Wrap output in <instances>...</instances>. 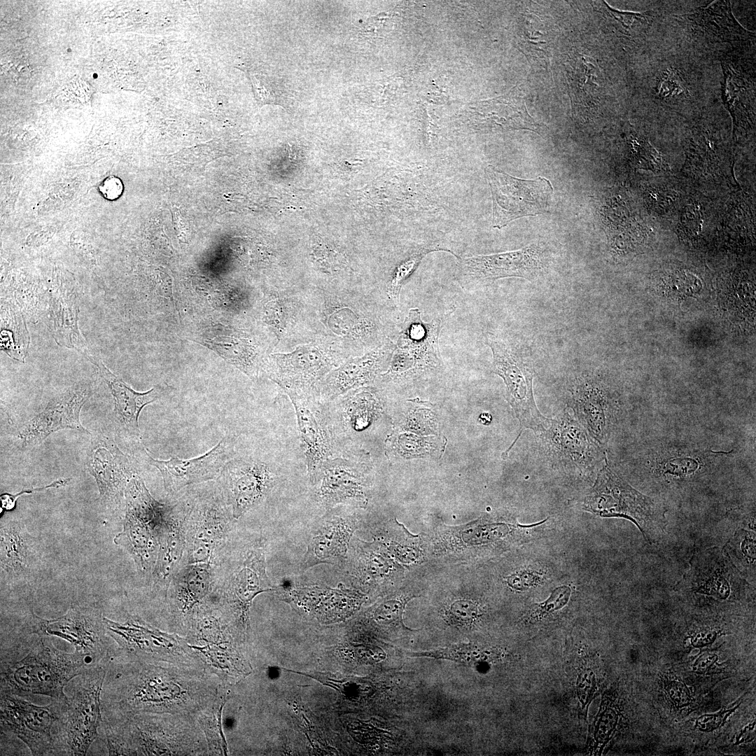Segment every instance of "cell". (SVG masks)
<instances>
[{
	"label": "cell",
	"mask_w": 756,
	"mask_h": 756,
	"mask_svg": "<svg viewBox=\"0 0 756 756\" xmlns=\"http://www.w3.org/2000/svg\"><path fill=\"white\" fill-rule=\"evenodd\" d=\"M305 293L313 340L327 342L349 358L390 340L382 315L351 289L316 287Z\"/></svg>",
	"instance_id": "1"
},
{
	"label": "cell",
	"mask_w": 756,
	"mask_h": 756,
	"mask_svg": "<svg viewBox=\"0 0 756 756\" xmlns=\"http://www.w3.org/2000/svg\"><path fill=\"white\" fill-rule=\"evenodd\" d=\"M92 666L85 657L64 652L35 634L29 641L1 645V692L66 699L64 687Z\"/></svg>",
	"instance_id": "2"
},
{
	"label": "cell",
	"mask_w": 756,
	"mask_h": 756,
	"mask_svg": "<svg viewBox=\"0 0 756 756\" xmlns=\"http://www.w3.org/2000/svg\"><path fill=\"white\" fill-rule=\"evenodd\" d=\"M586 510L602 517H621L638 528L648 542H657L668 525L663 503L637 491L606 464L585 498Z\"/></svg>",
	"instance_id": "3"
},
{
	"label": "cell",
	"mask_w": 756,
	"mask_h": 756,
	"mask_svg": "<svg viewBox=\"0 0 756 756\" xmlns=\"http://www.w3.org/2000/svg\"><path fill=\"white\" fill-rule=\"evenodd\" d=\"M1 729L22 742L34 756L65 755L67 697L37 706L22 696L1 692Z\"/></svg>",
	"instance_id": "4"
},
{
	"label": "cell",
	"mask_w": 756,
	"mask_h": 756,
	"mask_svg": "<svg viewBox=\"0 0 756 756\" xmlns=\"http://www.w3.org/2000/svg\"><path fill=\"white\" fill-rule=\"evenodd\" d=\"M123 530L114 538L132 556L139 571H153L162 527L174 505L155 500L138 475L128 482Z\"/></svg>",
	"instance_id": "5"
},
{
	"label": "cell",
	"mask_w": 756,
	"mask_h": 756,
	"mask_svg": "<svg viewBox=\"0 0 756 756\" xmlns=\"http://www.w3.org/2000/svg\"><path fill=\"white\" fill-rule=\"evenodd\" d=\"M674 589L696 604L747 601L755 594L752 584L718 547L696 552Z\"/></svg>",
	"instance_id": "6"
},
{
	"label": "cell",
	"mask_w": 756,
	"mask_h": 756,
	"mask_svg": "<svg viewBox=\"0 0 756 756\" xmlns=\"http://www.w3.org/2000/svg\"><path fill=\"white\" fill-rule=\"evenodd\" d=\"M347 358L341 351L316 339L295 346L290 352L269 354L263 371L286 394L319 397L323 379Z\"/></svg>",
	"instance_id": "7"
},
{
	"label": "cell",
	"mask_w": 756,
	"mask_h": 756,
	"mask_svg": "<svg viewBox=\"0 0 756 756\" xmlns=\"http://www.w3.org/2000/svg\"><path fill=\"white\" fill-rule=\"evenodd\" d=\"M109 663L106 659L77 676L67 695L65 755H85L99 736L102 692Z\"/></svg>",
	"instance_id": "8"
},
{
	"label": "cell",
	"mask_w": 756,
	"mask_h": 756,
	"mask_svg": "<svg viewBox=\"0 0 756 756\" xmlns=\"http://www.w3.org/2000/svg\"><path fill=\"white\" fill-rule=\"evenodd\" d=\"M104 617L95 606H75L56 619L46 620L32 613L26 628L29 634L54 636L66 640L75 652L94 666L110 659V637Z\"/></svg>",
	"instance_id": "9"
},
{
	"label": "cell",
	"mask_w": 756,
	"mask_h": 756,
	"mask_svg": "<svg viewBox=\"0 0 756 756\" xmlns=\"http://www.w3.org/2000/svg\"><path fill=\"white\" fill-rule=\"evenodd\" d=\"M486 342L493 355L494 372L506 385L507 399L519 421L521 433L524 429L545 431L552 421L536 406L533 392V368L528 355L491 334L486 336Z\"/></svg>",
	"instance_id": "10"
},
{
	"label": "cell",
	"mask_w": 756,
	"mask_h": 756,
	"mask_svg": "<svg viewBox=\"0 0 756 756\" xmlns=\"http://www.w3.org/2000/svg\"><path fill=\"white\" fill-rule=\"evenodd\" d=\"M484 172L491 192L493 227L501 229L514 220L547 211L553 194L547 178H518L491 165Z\"/></svg>",
	"instance_id": "11"
},
{
	"label": "cell",
	"mask_w": 756,
	"mask_h": 756,
	"mask_svg": "<svg viewBox=\"0 0 756 756\" xmlns=\"http://www.w3.org/2000/svg\"><path fill=\"white\" fill-rule=\"evenodd\" d=\"M92 386L88 381H79L50 400L20 430L22 446L32 448L41 444L50 435L60 430H74L90 434L80 420V412L90 396Z\"/></svg>",
	"instance_id": "12"
},
{
	"label": "cell",
	"mask_w": 756,
	"mask_h": 756,
	"mask_svg": "<svg viewBox=\"0 0 756 756\" xmlns=\"http://www.w3.org/2000/svg\"><path fill=\"white\" fill-rule=\"evenodd\" d=\"M545 248L539 243L519 250L490 255H474L463 259L460 274L465 284L486 285L507 277L531 279L544 269Z\"/></svg>",
	"instance_id": "13"
},
{
	"label": "cell",
	"mask_w": 756,
	"mask_h": 756,
	"mask_svg": "<svg viewBox=\"0 0 756 756\" xmlns=\"http://www.w3.org/2000/svg\"><path fill=\"white\" fill-rule=\"evenodd\" d=\"M86 466L97 482L102 501L111 507L120 504L128 482L137 475L130 459L113 439L103 434L92 438Z\"/></svg>",
	"instance_id": "14"
},
{
	"label": "cell",
	"mask_w": 756,
	"mask_h": 756,
	"mask_svg": "<svg viewBox=\"0 0 756 756\" xmlns=\"http://www.w3.org/2000/svg\"><path fill=\"white\" fill-rule=\"evenodd\" d=\"M230 522L229 512L221 502L214 498L191 506L186 533L188 564H211L223 547L229 532Z\"/></svg>",
	"instance_id": "15"
},
{
	"label": "cell",
	"mask_w": 756,
	"mask_h": 756,
	"mask_svg": "<svg viewBox=\"0 0 756 756\" xmlns=\"http://www.w3.org/2000/svg\"><path fill=\"white\" fill-rule=\"evenodd\" d=\"M232 453L233 442L229 438L222 439L204 454L192 458L172 456L167 461L158 460L144 450L146 461L159 470L164 489L170 493L190 484L215 479L231 459Z\"/></svg>",
	"instance_id": "16"
},
{
	"label": "cell",
	"mask_w": 756,
	"mask_h": 756,
	"mask_svg": "<svg viewBox=\"0 0 756 756\" xmlns=\"http://www.w3.org/2000/svg\"><path fill=\"white\" fill-rule=\"evenodd\" d=\"M220 476L235 519L258 504L272 488L276 478L267 464L244 459H230Z\"/></svg>",
	"instance_id": "17"
},
{
	"label": "cell",
	"mask_w": 756,
	"mask_h": 756,
	"mask_svg": "<svg viewBox=\"0 0 756 756\" xmlns=\"http://www.w3.org/2000/svg\"><path fill=\"white\" fill-rule=\"evenodd\" d=\"M262 317L277 343L286 341L289 346H298L313 340L305 289H281L272 293L262 305Z\"/></svg>",
	"instance_id": "18"
},
{
	"label": "cell",
	"mask_w": 756,
	"mask_h": 756,
	"mask_svg": "<svg viewBox=\"0 0 756 756\" xmlns=\"http://www.w3.org/2000/svg\"><path fill=\"white\" fill-rule=\"evenodd\" d=\"M106 632L118 644L120 655L129 662L150 663L167 660L171 650L178 645V639L162 633L138 617L119 623L104 617Z\"/></svg>",
	"instance_id": "19"
},
{
	"label": "cell",
	"mask_w": 756,
	"mask_h": 756,
	"mask_svg": "<svg viewBox=\"0 0 756 756\" xmlns=\"http://www.w3.org/2000/svg\"><path fill=\"white\" fill-rule=\"evenodd\" d=\"M294 406L308 475L314 482L332 451L331 433L318 396L288 393Z\"/></svg>",
	"instance_id": "20"
},
{
	"label": "cell",
	"mask_w": 756,
	"mask_h": 756,
	"mask_svg": "<svg viewBox=\"0 0 756 756\" xmlns=\"http://www.w3.org/2000/svg\"><path fill=\"white\" fill-rule=\"evenodd\" d=\"M396 346L390 339L362 355L347 358L321 383L320 400L333 401L351 390L372 383L377 374L388 367Z\"/></svg>",
	"instance_id": "21"
},
{
	"label": "cell",
	"mask_w": 756,
	"mask_h": 756,
	"mask_svg": "<svg viewBox=\"0 0 756 756\" xmlns=\"http://www.w3.org/2000/svg\"><path fill=\"white\" fill-rule=\"evenodd\" d=\"M724 74L722 99L729 111L736 130L755 125V76L752 59L728 52L721 59Z\"/></svg>",
	"instance_id": "22"
},
{
	"label": "cell",
	"mask_w": 756,
	"mask_h": 756,
	"mask_svg": "<svg viewBox=\"0 0 756 756\" xmlns=\"http://www.w3.org/2000/svg\"><path fill=\"white\" fill-rule=\"evenodd\" d=\"M109 388L114 399V416L122 433L135 440L141 438L139 416L145 406L158 400L164 389L155 386L146 392H137L113 374L99 358L93 364Z\"/></svg>",
	"instance_id": "23"
},
{
	"label": "cell",
	"mask_w": 756,
	"mask_h": 756,
	"mask_svg": "<svg viewBox=\"0 0 756 756\" xmlns=\"http://www.w3.org/2000/svg\"><path fill=\"white\" fill-rule=\"evenodd\" d=\"M274 589L266 574L264 552L258 549L249 552L230 577L225 584L224 598L236 612L239 623L244 625L254 597Z\"/></svg>",
	"instance_id": "24"
},
{
	"label": "cell",
	"mask_w": 756,
	"mask_h": 756,
	"mask_svg": "<svg viewBox=\"0 0 756 756\" xmlns=\"http://www.w3.org/2000/svg\"><path fill=\"white\" fill-rule=\"evenodd\" d=\"M362 466L347 458H328L318 471L314 482L321 481L318 491L321 500L328 506L347 502L363 503Z\"/></svg>",
	"instance_id": "25"
},
{
	"label": "cell",
	"mask_w": 756,
	"mask_h": 756,
	"mask_svg": "<svg viewBox=\"0 0 756 756\" xmlns=\"http://www.w3.org/2000/svg\"><path fill=\"white\" fill-rule=\"evenodd\" d=\"M50 309L53 337L57 344L77 351L93 364L99 357L92 352L78 328L76 289L55 286L51 290Z\"/></svg>",
	"instance_id": "26"
},
{
	"label": "cell",
	"mask_w": 756,
	"mask_h": 756,
	"mask_svg": "<svg viewBox=\"0 0 756 756\" xmlns=\"http://www.w3.org/2000/svg\"><path fill=\"white\" fill-rule=\"evenodd\" d=\"M190 507L183 503L175 504L162 527L153 573L155 582L160 583L167 591L186 550L187 519Z\"/></svg>",
	"instance_id": "27"
},
{
	"label": "cell",
	"mask_w": 756,
	"mask_h": 756,
	"mask_svg": "<svg viewBox=\"0 0 756 756\" xmlns=\"http://www.w3.org/2000/svg\"><path fill=\"white\" fill-rule=\"evenodd\" d=\"M682 17L687 19L694 30L714 43L755 39V34L746 30L734 18L730 1H713Z\"/></svg>",
	"instance_id": "28"
},
{
	"label": "cell",
	"mask_w": 756,
	"mask_h": 756,
	"mask_svg": "<svg viewBox=\"0 0 756 756\" xmlns=\"http://www.w3.org/2000/svg\"><path fill=\"white\" fill-rule=\"evenodd\" d=\"M1 568L15 577L25 576L36 568L40 545L26 526L13 522L1 526Z\"/></svg>",
	"instance_id": "29"
},
{
	"label": "cell",
	"mask_w": 756,
	"mask_h": 756,
	"mask_svg": "<svg viewBox=\"0 0 756 756\" xmlns=\"http://www.w3.org/2000/svg\"><path fill=\"white\" fill-rule=\"evenodd\" d=\"M169 586L172 603L176 612L180 615H193L195 608L212 589L211 564H188L174 574Z\"/></svg>",
	"instance_id": "30"
},
{
	"label": "cell",
	"mask_w": 756,
	"mask_h": 756,
	"mask_svg": "<svg viewBox=\"0 0 756 756\" xmlns=\"http://www.w3.org/2000/svg\"><path fill=\"white\" fill-rule=\"evenodd\" d=\"M204 344L253 379L263 370L268 356L258 340L246 332H236L229 337H216Z\"/></svg>",
	"instance_id": "31"
},
{
	"label": "cell",
	"mask_w": 756,
	"mask_h": 756,
	"mask_svg": "<svg viewBox=\"0 0 756 756\" xmlns=\"http://www.w3.org/2000/svg\"><path fill=\"white\" fill-rule=\"evenodd\" d=\"M351 526L347 519L340 517L325 521L308 546L302 568L344 556L353 531Z\"/></svg>",
	"instance_id": "32"
},
{
	"label": "cell",
	"mask_w": 756,
	"mask_h": 756,
	"mask_svg": "<svg viewBox=\"0 0 756 756\" xmlns=\"http://www.w3.org/2000/svg\"><path fill=\"white\" fill-rule=\"evenodd\" d=\"M339 398H342L338 406L341 423L346 431L360 432L366 428L381 408L377 391L372 387L362 386Z\"/></svg>",
	"instance_id": "33"
},
{
	"label": "cell",
	"mask_w": 756,
	"mask_h": 756,
	"mask_svg": "<svg viewBox=\"0 0 756 756\" xmlns=\"http://www.w3.org/2000/svg\"><path fill=\"white\" fill-rule=\"evenodd\" d=\"M484 106L482 122L488 127L536 132L538 125L529 115L524 99L517 96L490 100Z\"/></svg>",
	"instance_id": "34"
},
{
	"label": "cell",
	"mask_w": 756,
	"mask_h": 756,
	"mask_svg": "<svg viewBox=\"0 0 756 756\" xmlns=\"http://www.w3.org/2000/svg\"><path fill=\"white\" fill-rule=\"evenodd\" d=\"M656 74L652 91L660 103L673 109L686 108L692 104L691 88L682 71L666 66L661 67Z\"/></svg>",
	"instance_id": "35"
},
{
	"label": "cell",
	"mask_w": 756,
	"mask_h": 756,
	"mask_svg": "<svg viewBox=\"0 0 756 756\" xmlns=\"http://www.w3.org/2000/svg\"><path fill=\"white\" fill-rule=\"evenodd\" d=\"M578 405L583 408L586 421L592 432L598 438H602L606 428V399L602 388L590 379H582L573 391Z\"/></svg>",
	"instance_id": "36"
},
{
	"label": "cell",
	"mask_w": 756,
	"mask_h": 756,
	"mask_svg": "<svg viewBox=\"0 0 756 756\" xmlns=\"http://www.w3.org/2000/svg\"><path fill=\"white\" fill-rule=\"evenodd\" d=\"M1 349L10 358L24 361L29 337L22 314L11 306L1 308Z\"/></svg>",
	"instance_id": "37"
},
{
	"label": "cell",
	"mask_w": 756,
	"mask_h": 756,
	"mask_svg": "<svg viewBox=\"0 0 756 756\" xmlns=\"http://www.w3.org/2000/svg\"><path fill=\"white\" fill-rule=\"evenodd\" d=\"M715 451L675 452L666 454L657 461L654 468L657 474L668 481H686L702 472L704 458Z\"/></svg>",
	"instance_id": "38"
},
{
	"label": "cell",
	"mask_w": 756,
	"mask_h": 756,
	"mask_svg": "<svg viewBox=\"0 0 756 756\" xmlns=\"http://www.w3.org/2000/svg\"><path fill=\"white\" fill-rule=\"evenodd\" d=\"M756 535L754 530L738 528L723 550L736 568L750 582L755 581Z\"/></svg>",
	"instance_id": "39"
},
{
	"label": "cell",
	"mask_w": 756,
	"mask_h": 756,
	"mask_svg": "<svg viewBox=\"0 0 756 756\" xmlns=\"http://www.w3.org/2000/svg\"><path fill=\"white\" fill-rule=\"evenodd\" d=\"M437 251L445 250L434 246L420 247L410 253L397 265L387 283L386 289V295L393 305L398 306L401 289L418 267L421 260L429 253Z\"/></svg>",
	"instance_id": "40"
},
{
	"label": "cell",
	"mask_w": 756,
	"mask_h": 756,
	"mask_svg": "<svg viewBox=\"0 0 756 756\" xmlns=\"http://www.w3.org/2000/svg\"><path fill=\"white\" fill-rule=\"evenodd\" d=\"M311 260L323 274L335 276L346 265L347 258L337 248L326 244H316L310 253Z\"/></svg>",
	"instance_id": "41"
},
{
	"label": "cell",
	"mask_w": 756,
	"mask_h": 756,
	"mask_svg": "<svg viewBox=\"0 0 756 756\" xmlns=\"http://www.w3.org/2000/svg\"><path fill=\"white\" fill-rule=\"evenodd\" d=\"M250 80L255 97L260 106L264 104H281V98L274 82L267 77L258 74H250Z\"/></svg>",
	"instance_id": "42"
},
{
	"label": "cell",
	"mask_w": 756,
	"mask_h": 756,
	"mask_svg": "<svg viewBox=\"0 0 756 756\" xmlns=\"http://www.w3.org/2000/svg\"><path fill=\"white\" fill-rule=\"evenodd\" d=\"M570 594L569 587L564 585L556 587L546 601L538 605L535 614L542 617L561 609L568 603Z\"/></svg>",
	"instance_id": "43"
},
{
	"label": "cell",
	"mask_w": 756,
	"mask_h": 756,
	"mask_svg": "<svg viewBox=\"0 0 756 756\" xmlns=\"http://www.w3.org/2000/svg\"><path fill=\"white\" fill-rule=\"evenodd\" d=\"M472 648L470 645L466 644H458L457 645H451L446 648L438 650L435 651L421 652L419 654H414L413 656L420 657H432L435 658H443L449 659L459 662H472L475 659Z\"/></svg>",
	"instance_id": "44"
},
{
	"label": "cell",
	"mask_w": 756,
	"mask_h": 756,
	"mask_svg": "<svg viewBox=\"0 0 756 756\" xmlns=\"http://www.w3.org/2000/svg\"><path fill=\"white\" fill-rule=\"evenodd\" d=\"M664 690L676 708L686 707L692 702V696L687 685L680 680L669 679L664 682Z\"/></svg>",
	"instance_id": "45"
},
{
	"label": "cell",
	"mask_w": 756,
	"mask_h": 756,
	"mask_svg": "<svg viewBox=\"0 0 756 756\" xmlns=\"http://www.w3.org/2000/svg\"><path fill=\"white\" fill-rule=\"evenodd\" d=\"M542 581V575L533 569L517 571L506 578V582L512 589L520 591L535 587Z\"/></svg>",
	"instance_id": "46"
},
{
	"label": "cell",
	"mask_w": 756,
	"mask_h": 756,
	"mask_svg": "<svg viewBox=\"0 0 756 756\" xmlns=\"http://www.w3.org/2000/svg\"><path fill=\"white\" fill-rule=\"evenodd\" d=\"M478 608L476 604L468 600L456 601L449 608V615L460 624L471 623L477 616Z\"/></svg>",
	"instance_id": "47"
},
{
	"label": "cell",
	"mask_w": 756,
	"mask_h": 756,
	"mask_svg": "<svg viewBox=\"0 0 756 756\" xmlns=\"http://www.w3.org/2000/svg\"><path fill=\"white\" fill-rule=\"evenodd\" d=\"M69 481H70L69 478H59V479H58L57 480H55L54 482H52V483H50V484H49L48 485H46V486H39V487H31V488H29V489H22L21 491L15 493V494L2 493L0 496V499H1V509H4V510H10L13 509L15 507V506L17 499L20 496H22L23 494H25V493L26 494H30V493H34V492L41 491L46 490V489H48L59 488V487H62V486H65L66 485L68 484Z\"/></svg>",
	"instance_id": "48"
},
{
	"label": "cell",
	"mask_w": 756,
	"mask_h": 756,
	"mask_svg": "<svg viewBox=\"0 0 756 756\" xmlns=\"http://www.w3.org/2000/svg\"><path fill=\"white\" fill-rule=\"evenodd\" d=\"M740 704V703H739ZM736 705L733 708L722 710L715 714H706L698 718L696 721V727L701 732H710L722 726L727 718L738 706Z\"/></svg>",
	"instance_id": "49"
},
{
	"label": "cell",
	"mask_w": 756,
	"mask_h": 756,
	"mask_svg": "<svg viewBox=\"0 0 756 756\" xmlns=\"http://www.w3.org/2000/svg\"><path fill=\"white\" fill-rule=\"evenodd\" d=\"M404 604L398 601H391L381 605L374 613V618L382 624H389L401 617Z\"/></svg>",
	"instance_id": "50"
},
{
	"label": "cell",
	"mask_w": 756,
	"mask_h": 756,
	"mask_svg": "<svg viewBox=\"0 0 756 756\" xmlns=\"http://www.w3.org/2000/svg\"><path fill=\"white\" fill-rule=\"evenodd\" d=\"M719 631L713 628H704L694 633L691 637V644L696 648L708 645L713 643Z\"/></svg>",
	"instance_id": "51"
},
{
	"label": "cell",
	"mask_w": 756,
	"mask_h": 756,
	"mask_svg": "<svg viewBox=\"0 0 756 756\" xmlns=\"http://www.w3.org/2000/svg\"><path fill=\"white\" fill-rule=\"evenodd\" d=\"M100 191L103 195L109 199L118 198L122 192V184L120 179L111 176L107 178L100 186Z\"/></svg>",
	"instance_id": "52"
},
{
	"label": "cell",
	"mask_w": 756,
	"mask_h": 756,
	"mask_svg": "<svg viewBox=\"0 0 756 756\" xmlns=\"http://www.w3.org/2000/svg\"><path fill=\"white\" fill-rule=\"evenodd\" d=\"M650 200L657 209H665L676 200V192L671 190H657L650 192Z\"/></svg>",
	"instance_id": "53"
},
{
	"label": "cell",
	"mask_w": 756,
	"mask_h": 756,
	"mask_svg": "<svg viewBox=\"0 0 756 756\" xmlns=\"http://www.w3.org/2000/svg\"><path fill=\"white\" fill-rule=\"evenodd\" d=\"M718 659V656L714 653H704L693 664L692 671L700 674L707 673L713 669Z\"/></svg>",
	"instance_id": "54"
},
{
	"label": "cell",
	"mask_w": 756,
	"mask_h": 756,
	"mask_svg": "<svg viewBox=\"0 0 756 756\" xmlns=\"http://www.w3.org/2000/svg\"><path fill=\"white\" fill-rule=\"evenodd\" d=\"M682 224L690 230L698 232L701 229V220L698 210L693 208L686 209L682 216Z\"/></svg>",
	"instance_id": "55"
}]
</instances>
